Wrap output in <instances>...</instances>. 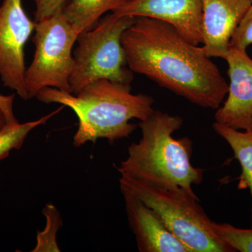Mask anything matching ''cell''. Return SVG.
Returning <instances> with one entry per match:
<instances>
[{
    "instance_id": "6da1fadb",
    "label": "cell",
    "mask_w": 252,
    "mask_h": 252,
    "mask_svg": "<svg viewBox=\"0 0 252 252\" xmlns=\"http://www.w3.org/2000/svg\"><path fill=\"white\" fill-rule=\"evenodd\" d=\"M128 67L203 107L217 109L228 84L203 48L185 39L168 23L136 17L122 37Z\"/></svg>"
},
{
    "instance_id": "7a4b0ae2",
    "label": "cell",
    "mask_w": 252,
    "mask_h": 252,
    "mask_svg": "<svg viewBox=\"0 0 252 252\" xmlns=\"http://www.w3.org/2000/svg\"><path fill=\"white\" fill-rule=\"evenodd\" d=\"M36 98L44 103H59L75 113L79 121L73 145L107 139L111 144L127 138L137 128L132 119L143 121L154 112V99L145 94H132L130 84L108 79L94 81L74 94L46 87Z\"/></svg>"
},
{
    "instance_id": "3957f363",
    "label": "cell",
    "mask_w": 252,
    "mask_h": 252,
    "mask_svg": "<svg viewBox=\"0 0 252 252\" xmlns=\"http://www.w3.org/2000/svg\"><path fill=\"white\" fill-rule=\"evenodd\" d=\"M183 122L180 116L160 110L140 121L142 138L129 146L127 158L117 167L121 175L177 186L194 193L193 185L202 183L204 171L191 163V140L173 136Z\"/></svg>"
},
{
    "instance_id": "277c9868",
    "label": "cell",
    "mask_w": 252,
    "mask_h": 252,
    "mask_svg": "<svg viewBox=\"0 0 252 252\" xmlns=\"http://www.w3.org/2000/svg\"><path fill=\"white\" fill-rule=\"evenodd\" d=\"M122 193L128 194L153 209L168 229L190 252H233L217 234L195 193L177 186L159 185L121 175Z\"/></svg>"
},
{
    "instance_id": "5b68a950",
    "label": "cell",
    "mask_w": 252,
    "mask_h": 252,
    "mask_svg": "<svg viewBox=\"0 0 252 252\" xmlns=\"http://www.w3.org/2000/svg\"><path fill=\"white\" fill-rule=\"evenodd\" d=\"M135 18L118 16L112 13L93 29L78 36V45L73 54L75 66L69 80L71 94H77L85 86L99 79L130 84L133 72L127 67L122 37Z\"/></svg>"
},
{
    "instance_id": "8992f818",
    "label": "cell",
    "mask_w": 252,
    "mask_h": 252,
    "mask_svg": "<svg viewBox=\"0 0 252 252\" xmlns=\"http://www.w3.org/2000/svg\"><path fill=\"white\" fill-rule=\"evenodd\" d=\"M34 31L35 51L25 78L28 99L46 87L71 93L69 80L75 66L72 48L79 34L62 12L36 23Z\"/></svg>"
},
{
    "instance_id": "52a82bcc",
    "label": "cell",
    "mask_w": 252,
    "mask_h": 252,
    "mask_svg": "<svg viewBox=\"0 0 252 252\" xmlns=\"http://www.w3.org/2000/svg\"><path fill=\"white\" fill-rule=\"evenodd\" d=\"M36 23L28 17L22 0H3L0 5V79L3 86L28 100L24 48Z\"/></svg>"
},
{
    "instance_id": "ba28073f",
    "label": "cell",
    "mask_w": 252,
    "mask_h": 252,
    "mask_svg": "<svg viewBox=\"0 0 252 252\" xmlns=\"http://www.w3.org/2000/svg\"><path fill=\"white\" fill-rule=\"evenodd\" d=\"M112 13L118 16L158 20L171 25L194 45L203 43L201 0H130Z\"/></svg>"
},
{
    "instance_id": "9c48e42d",
    "label": "cell",
    "mask_w": 252,
    "mask_h": 252,
    "mask_svg": "<svg viewBox=\"0 0 252 252\" xmlns=\"http://www.w3.org/2000/svg\"><path fill=\"white\" fill-rule=\"evenodd\" d=\"M225 60L230 84L226 99L217 109L215 122L248 130L252 123V59L247 49L230 47Z\"/></svg>"
},
{
    "instance_id": "30bf717a",
    "label": "cell",
    "mask_w": 252,
    "mask_h": 252,
    "mask_svg": "<svg viewBox=\"0 0 252 252\" xmlns=\"http://www.w3.org/2000/svg\"><path fill=\"white\" fill-rule=\"evenodd\" d=\"M203 44L210 58L225 59L235 30L252 6V0H201Z\"/></svg>"
},
{
    "instance_id": "8fae6325",
    "label": "cell",
    "mask_w": 252,
    "mask_h": 252,
    "mask_svg": "<svg viewBox=\"0 0 252 252\" xmlns=\"http://www.w3.org/2000/svg\"><path fill=\"white\" fill-rule=\"evenodd\" d=\"M127 220L140 252H190L168 229L153 209L123 194Z\"/></svg>"
},
{
    "instance_id": "7c38bea8",
    "label": "cell",
    "mask_w": 252,
    "mask_h": 252,
    "mask_svg": "<svg viewBox=\"0 0 252 252\" xmlns=\"http://www.w3.org/2000/svg\"><path fill=\"white\" fill-rule=\"evenodd\" d=\"M129 1L130 0H69L62 13L79 35L93 29L104 13L114 11Z\"/></svg>"
},
{
    "instance_id": "4fadbf2b",
    "label": "cell",
    "mask_w": 252,
    "mask_h": 252,
    "mask_svg": "<svg viewBox=\"0 0 252 252\" xmlns=\"http://www.w3.org/2000/svg\"><path fill=\"white\" fill-rule=\"evenodd\" d=\"M214 130L229 144L235 158L240 162L242 173L239 177L238 189H249L252 196V132L239 130L214 123Z\"/></svg>"
},
{
    "instance_id": "5bb4252c",
    "label": "cell",
    "mask_w": 252,
    "mask_h": 252,
    "mask_svg": "<svg viewBox=\"0 0 252 252\" xmlns=\"http://www.w3.org/2000/svg\"><path fill=\"white\" fill-rule=\"evenodd\" d=\"M64 107V105H62L54 112L34 122L24 124H20L19 122L6 124L0 130V160L9 157L11 151L21 149L28 135L33 129L46 124L49 119L59 114Z\"/></svg>"
},
{
    "instance_id": "9a60e30c",
    "label": "cell",
    "mask_w": 252,
    "mask_h": 252,
    "mask_svg": "<svg viewBox=\"0 0 252 252\" xmlns=\"http://www.w3.org/2000/svg\"><path fill=\"white\" fill-rule=\"evenodd\" d=\"M42 212L46 217V227L42 231L38 232L36 247L32 252H61L56 241L58 230L62 226V219L59 210L52 204H47Z\"/></svg>"
},
{
    "instance_id": "2e32d148",
    "label": "cell",
    "mask_w": 252,
    "mask_h": 252,
    "mask_svg": "<svg viewBox=\"0 0 252 252\" xmlns=\"http://www.w3.org/2000/svg\"><path fill=\"white\" fill-rule=\"evenodd\" d=\"M214 229L235 252H252V228H239L229 223L215 222Z\"/></svg>"
},
{
    "instance_id": "e0dca14e",
    "label": "cell",
    "mask_w": 252,
    "mask_h": 252,
    "mask_svg": "<svg viewBox=\"0 0 252 252\" xmlns=\"http://www.w3.org/2000/svg\"><path fill=\"white\" fill-rule=\"evenodd\" d=\"M252 44V6L235 30L230 41V47L248 49Z\"/></svg>"
},
{
    "instance_id": "ac0fdd59",
    "label": "cell",
    "mask_w": 252,
    "mask_h": 252,
    "mask_svg": "<svg viewBox=\"0 0 252 252\" xmlns=\"http://www.w3.org/2000/svg\"><path fill=\"white\" fill-rule=\"evenodd\" d=\"M36 6L34 22L38 23L46 18L62 12L69 0H33Z\"/></svg>"
},
{
    "instance_id": "d6986e66",
    "label": "cell",
    "mask_w": 252,
    "mask_h": 252,
    "mask_svg": "<svg viewBox=\"0 0 252 252\" xmlns=\"http://www.w3.org/2000/svg\"><path fill=\"white\" fill-rule=\"evenodd\" d=\"M14 99L15 94L4 95L0 94V109L4 113L7 124L18 122L14 113L13 104H14Z\"/></svg>"
},
{
    "instance_id": "ffe728a7",
    "label": "cell",
    "mask_w": 252,
    "mask_h": 252,
    "mask_svg": "<svg viewBox=\"0 0 252 252\" xmlns=\"http://www.w3.org/2000/svg\"><path fill=\"white\" fill-rule=\"evenodd\" d=\"M6 124H7V122H6L4 114L3 113L2 110L0 109V130L4 127V126L6 125Z\"/></svg>"
},
{
    "instance_id": "44dd1931",
    "label": "cell",
    "mask_w": 252,
    "mask_h": 252,
    "mask_svg": "<svg viewBox=\"0 0 252 252\" xmlns=\"http://www.w3.org/2000/svg\"><path fill=\"white\" fill-rule=\"evenodd\" d=\"M248 130L252 131V123L251 126H250V128H249Z\"/></svg>"
}]
</instances>
